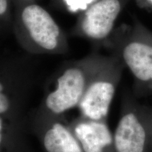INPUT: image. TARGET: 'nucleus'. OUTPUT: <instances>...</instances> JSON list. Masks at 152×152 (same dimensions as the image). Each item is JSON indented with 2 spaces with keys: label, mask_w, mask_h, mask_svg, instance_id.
Returning <instances> with one entry per match:
<instances>
[{
  "label": "nucleus",
  "mask_w": 152,
  "mask_h": 152,
  "mask_svg": "<svg viewBox=\"0 0 152 152\" xmlns=\"http://www.w3.org/2000/svg\"><path fill=\"white\" fill-rule=\"evenodd\" d=\"M106 56L92 54L66 63L47 85L41 103L34 112L55 116H64L70 110L77 108L93 77Z\"/></svg>",
  "instance_id": "nucleus-1"
},
{
  "label": "nucleus",
  "mask_w": 152,
  "mask_h": 152,
  "mask_svg": "<svg viewBox=\"0 0 152 152\" xmlns=\"http://www.w3.org/2000/svg\"><path fill=\"white\" fill-rule=\"evenodd\" d=\"M31 77L11 71L0 76V152H30L26 116Z\"/></svg>",
  "instance_id": "nucleus-2"
},
{
  "label": "nucleus",
  "mask_w": 152,
  "mask_h": 152,
  "mask_svg": "<svg viewBox=\"0 0 152 152\" xmlns=\"http://www.w3.org/2000/svg\"><path fill=\"white\" fill-rule=\"evenodd\" d=\"M115 54L132 74L134 96L137 99L152 96V32L139 21L125 26Z\"/></svg>",
  "instance_id": "nucleus-3"
},
{
  "label": "nucleus",
  "mask_w": 152,
  "mask_h": 152,
  "mask_svg": "<svg viewBox=\"0 0 152 152\" xmlns=\"http://www.w3.org/2000/svg\"><path fill=\"white\" fill-rule=\"evenodd\" d=\"M16 35L26 51L33 54H64L68 49L65 35L48 11L30 4L18 11Z\"/></svg>",
  "instance_id": "nucleus-4"
},
{
  "label": "nucleus",
  "mask_w": 152,
  "mask_h": 152,
  "mask_svg": "<svg viewBox=\"0 0 152 152\" xmlns=\"http://www.w3.org/2000/svg\"><path fill=\"white\" fill-rule=\"evenodd\" d=\"M125 68L117 55L106 56L77 106L80 115L96 121H107Z\"/></svg>",
  "instance_id": "nucleus-5"
},
{
  "label": "nucleus",
  "mask_w": 152,
  "mask_h": 152,
  "mask_svg": "<svg viewBox=\"0 0 152 152\" xmlns=\"http://www.w3.org/2000/svg\"><path fill=\"white\" fill-rule=\"evenodd\" d=\"M150 149L148 106L140 104L132 92L125 91L113 132V152H150Z\"/></svg>",
  "instance_id": "nucleus-6"
},
{
  "label": "nucleus",
  "mask_w": 152,
  "mask_h": 152,
  "mask_svg": "<svg viewBox=\"0 0 152 152\" xmlns=\"http://www.w3.org/2000/svg\"><path fill=\"white\" fill-rule=\"evenodd\" d=\"M28 121L45 152H83L64 115L55 116L33 112Z\"/></svg>",
  "instance_id": "nucleus-7"
},
{
  "label": "nucleus",
  "mask_w": 152,
  "mask_h": 152,
  "mask_svg": "<svg viewBox=\"0 0 152 152\" xmlns=\"http://www.w3.org/2000/svg\"><path fill=\"white\" fill-rule=\"evenodd\" d=\"M126 0H98L82 17L78 29L82 35L94 40H102L111 33L115 20Z\"/></svg>",
  "instance_id": "nucleus-8"
},
{
  "label": "nucleus",
  "mask_w": 152,
  "mask_h": 152,
  "mask_svg": "<svg viewBox=\"0 0 152 152\" xmlns=\"http://www.w3.org/2000/svg\"><path fill=\"white\" fill-rule=\"evenodd\" d=\"M68 125L83 152H113V133L107 121H96L80 115Z\"/></svg>",
  "instance_id": "nucleus-9"
},
{
  "label": "nucleus",
  "mask_w": 152,
  "mask_h": 152,
  "mask_svg": "<svg viewBox=\"0 0 152 152\" xmlns=\"http://www.w3.org/2000/svg\"><path fill=\"white\" fill-rule=\"evenodd\" d=\"M135 1L142 8L152 11V0H135Z\"/></svg>",
  "instance_id": "nucleus-10"
},
{
  "label": "nucleus",
  "mask_w": 152,
  "mask_h": 152,
  "mask_svg": "<svg viewBox=\"0 0 152 152\" xmlns=\"http://www.w3.org/2000/svg\"><path fill=\"white\" fill-rule=\"evenodd\" d=\"M148 115H149L150 144H151L150 152H152V106H148Z\"/></svg>",
  "instance_id": "nucleus-11"
},
{
  "label": "nucleus",
  "mask_w": 152,
  "mask_h": 152,
  "mask_svg": "<svg viewBox=\"0 0 152 152\" xmlns=\"http://www.w3.org/2000/svg\"><path fill=\"white\" fill-rule=\"evenodd\" d=\"M8 10V0H0V15L3 16Z\"/></svg>",
  "instance_id": "nucleus-12"
}]
</instances>
